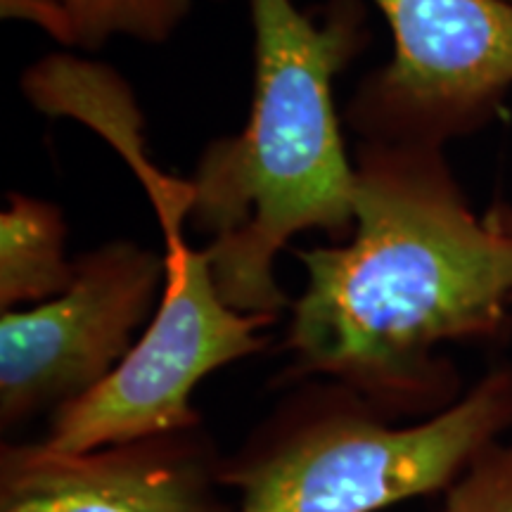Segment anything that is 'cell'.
Masks as SVG:
<instances>
[{"instance_id": "obj_5", "label": "cell", "mask_w": 512, "mask_h": 512, "mask_svg": "<svg viewBox=\"0 0 512 512\" xmlns=\"http://www.w3.org/2000/svg\"><path fill=\"white\" fill-rule=\"evenodd\" d=\"M394 53L358 83L363 143L444 147L489 124L512 91V0H370Z\"/></svg>"}, {"instance_id": "obj_4", "label": "cell", "mask_w": 512, "mask_h": 512, "mask_svg": "<svg viewBox=\"0 0 512 512\" xmlns=\"http://www.w3.org/2000/svg\"><path fill=\"white\" fill-rule=\"evenodd\" d=\"M219 482L233 512H382L444 494L486 446L512 430V368L486 373L444 411L394 422L332 380L294 382Z\"/></svg>"}, {"instance_id": "obj_3", "label": "cell", "mask_w": 512, "mask_h": 512, "mask_svg": "<svg viewBox=\"0 0 512 512\" xmlns=\"http://www.w3.org/2000/svg\"><path fill=\"white\" fill-rule=\"evenodd\" d=\"M41 105L50 117L91 128L131 166L164 233L166 264L162 297L143 335L105 382L50 415L43 444L83 453L202 425L195 389L216 370L259 354L268 342L261 330L273 318L242 313L221 297L207 252L185 235L190 181L152 162L143 112L112 67L64 60L50 72Z\"/></svg>"}, {"instance_id": "obj_8", "label": "cell", "mask_w": 512, "mask_h": 512, "mask_svg": "<svg viewBox=\"0 0 512 512\" xmlns=\"http://www.w3.org/2000/svg\"><path fill=\"white\" fill-rule=\"evenodd\" d=\"M67 233L57 204L10 192L0 214V309H29L72 285L76 259L67 256Z\"/></svg>"}, {"instance_id": "obj_2", "label": "cell", "mask_w": 512, "mask_h": 512, "mask_svg": "<svg viewBox=\"0 0 512 512\" xmlns=\"http://www.w3.org/2000/svg\"><path fill=\"white\" fill-rule=\"evenodd\" d=\"M254 91L240 133L207 145L188 178V226L226 304L278 318L290 299L275 261L294 235L323 230L344 242L354 230L356 164L335 110V79L368 46L366 10L335 0L316 22L294 0H249Z\"/></svg>"}, {"instance_id": "obj_1", "label": "cell", "mask_w": 512, "mask_h": 512, "mask_svg": "<svg viewBox=\"0 0 512 512\" xmlns=\"http://www.w3.org/2000/svg\"><path fill=\"white\" fill-rule=\"evenodd\" d=\"M354 230L297 249L287 382L349 387L394 422L463 396L446 344L501 342L512 325V235L479 216L439 147L361 143Z\"/></svg>"}, {"instance_id": "obj_9", "label": "cell", "mask_w": 512, "mask_h": 512, "mask_svg": "<svg viewBox=\"0 0 512 512\" xmlns=\"http://www.w3.org/2000/svg\"><path fill=\"white\" fill-rule=\"evenodd\" d=\"M72 24V46L98 50L112 38L164 43L190 15L192 0H57Z\"/></svg>"}, {"instance_id": "obj_10", "label": "cell", "mask_w": 512, "mask_h": 512, "mask_svg": "<svg viewBox=\"0 0 512 512\" xmlns=\"http://www.w3.org/2000/svg\"><path fill=\"white\" fill-rule=\"evenodd\" d=\"M434 512H512V437L486 446Z\"/></svg>"}, {"instance_id": "obj_11", "label": "cell", "mask_w": 512, "mask_h": 512, "mask_svg": "<svg viewBox=\"0 0 512 512\" xmlns=\"http://www.w3.org/2000/svg\"><path fill=\"white\" fill-rule=\"evenodd\" d=\"M5 19H24L48 31L55 41L72 46V24L57 0H0Z\"/></svg>"}, {"instance_id": "obj_6", "label": "cell", "mask_w": 512, "mask_h": 512, "mask_svg": "<svg viewBox=\"0 0 512 512\" xmlns=\"http://www.w3.org/2000/svg\"><path fill=\"white\" fill-rule=\"evenodd\" d=\"M164 256L112 240L76 256L67 290L0 316V427L53 415L105 382L162 297Z\"/></svg>"}, {"instance_id": "obj_7", "label": "cell", "mask_w": 512, "mask_h": 512, "mask_svg": "<svg viewBox=\"0 0 512 512\" xmlns=\"http://www.w3.org/2000/svg\"><path fill=\"white\" fill-rule=\"evenodd\" d=\"M202 425L67 453L43 441L0 448V512H233Z\"/></svg>"}, {"instance_id": "obj_12", "label": "cell", "mask_w": 512, "mask_h": 512, "mask_svg": "<svg viewBox=\"0 0 512 512\" xmlns=\"http://www.w3.org/2000/svg\"><path fill=\"white\" fill-rule=\"evenodd\" d=\"M486 216H489V219L494 221L498 228L505 230L508 235H512V207H510V204L496 202L494 207L486 211Z\"/></svg>"}]
</instances>
